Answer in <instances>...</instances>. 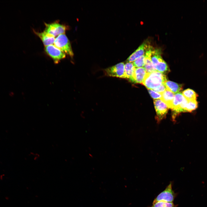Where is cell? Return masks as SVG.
<instances>
[{
  "mask_svg": "<svg viewBox=\"0 0 207 207\" xmlns=\"http://www.w3.org/2000/svg\"><path fill=\"white\" fill-rule=\"evenodd\" d=\"M145 56L142 55L136 59L133 62L135 67L140 68L144 66Z\"/></svg>",
  "mask_w": 207,
  "mask_h": 207,
  "instance_id": "obj_20",
  "label": "cell"
},
{
  "mask_svg": "<svg viewBox=\"0 0 207 207\" xmlns=\"http://www.w3.org/2000/svg\"><path fill=\"white\" fill-rule=\"evenodd\" d=\"M45 28L44 31L54 37L64 34L67 28L64 25L56 22L45 23Z\"/></svg>",
  "mask_w": 207,
  "mask_h": 207,
  "instance_id": "obj_5",
  "label": "cell"
},
{
  "mask_svg": "<svg viewBox=\"0 0 207 207\" xmlns=\"http://www.w3.org/2000/svg\"><path fill=\"white\" fill-rule=\"evenodd\" d=\"M151 54L145 55L144 68L147 73H151L156 71L154 68L150 58Z\"/></svg>",
  "mask_w": 207,
  "mask_h": 207,
  "instance_id": "obj_17",
  "label": "cell"
},
{
  "mask_svg": "<svg viewBox=\"0 0 207 207\" xmlns=\"http://www.w3.org/2000/svg\"><path fill=\"white\" fill-rule=\"evenodd\" d=\"M34 32L41 39L45 46L53 45L54 43L55 38L53 36L49 34L44 31L41 32L35 31Z\"/></svg>",
  "mask_w": 207,
  "mask_h": 207,
  "instance_id": "obj_11",
  "label": "cell"
},
{
  "mask_svg": "<svg viewBox=\"0 0 207 207\" xmlns=\"http://www.w3.org/2000/svg\"><path fill=\"white\" fill-rule=\"evenodd\" d=\"M147 73L144 68H135L132 82L142 84Z\"/></svg>",
  "mask_w": 207,
  "mask_h": 207,
  "instance_id": "obj_10",
  "label": "cell"
},
{
  "mask_svg": "<svg viewBox=\"0 0 207 207\" xmlns=\"http://www.w3.org/2000/svg\"><path fill=\"white\" fill-rule=\"evenodd\" d=\"M185 97L180 92L175 95L171 109L175 112L177 110Z\"/></svg>",
  "mask_w": 207,
  "mask_h": 207,
  "instance_id": "obj_15",
  "label": "cell"
},
{
  "mask_svg": "<svg viewBox=\"0 0 207 207\" xmlns=\"http://www.w3.org/2000/svg\"><path fill=\"white\" fill-rule=\"evenodd\" d=\"M177 196L172 189V183L170 182L165 189L160 193L154 199L153 203L159 201L173 202Z\"/></svg>",
  "mask_w": 207,
  "mask_h": 207,
  "instance_id": "obj_3",
  "label": "cell"
},
{
  "mask_svg": "<svg viewBox=\"0 0 207 207\" xmlns=\"http://www.w3.org/2000/svg\"><path fill=\"white\" fill-rule=\"evenodd\" d=\"M184 97L188 101L196 100L198 95L193 90L188 89L182 92Z\"/></svg>",
  "mask_w": 207,
  "mask_h": 207,
  "instance_id": "obj_16",
  "label": "cell"
},
{
  "mask_svg": "<svg viewBox=\"0 0 207 207\" xmlns=\"http://www.w3.org/2000/svg\"><path fill=\"white\" fill-rule=\"evenodd\" d=\"M54 45L65 54L73 57L74 53L70 42L65 34L58 36L55 38Z\"/></svg>",
  "mask_w": 207,
  "mask_h": 207,
  "instance_id": "obj_2",
  "label": "cell"
},
{
  "mask_svg": "<svg viewBox=\"0 0 207 207\" xmlns=\"http://www.w3.org/2000/svg\"><path fill=\"white\" fill-rule=\"evenodd\" d=\"M153 66L156 71L165 73L169 71L168 66L163 59L160 55H155L151 58Z\"/></svg>",
  "mask_w": 207,
  "mask_h": 207,
  "instance_id": "obj_8",
  "label": "cell"
},
{
  "mask_svg": "<svg viewBox=\"0 0 207 207\" xmlns=\"http://www.w3.org/2000/svg\"><path fill=\"white\" fill-rule=\"evenodd\" d=\"M154 107L156 112V119L159 122L166 116L168 112V107L161 100H154Z\"/></svg>",
  "mask_w": 207,
  "mask_h": 207,
  "instance_id": "obj_9",
  "label": "cell"
},
{
  "mask_svg": "<svg viewBox=\"0 0 207 207\" xmlns=\"http://www.w3.org/2000/svg\"><path fill=\"white\" fill-rule=\"evenodd\" d=\"M166 89L173 93H177L181 91L182 87L181 85L178 84L170 81L166 80L164 83Z\"/></svg>",
  "mask_w": 207,
  "mask_h": 207,
  "instance_id": "obj_14",
  "label": "cell"
},
{
  "mask_svg": "<svg viewBox=\"0 0 207 207\" xmlns=\"http://www.w3.org/2000/svg\"><path fill=\"white\" fill-rule=\"evenodd\" d=\"M45 49L55 64H58L66 57V54L54 45L45 46Z\"/></svg>",
  "mask_w": 207,
  "mask_h": 207,
  "instance_id": "obj_6",
  "label": "cell"
},
{
  "mask_svg": "<svg viewBox=\"0 0 207 207\" xmlns=\"http://www.w3.org/2000/svg\"><path fill=\"white\" fill-rule=\"evenodd\" d=\"M154 48L150 45V41L146 40L139 46L128 58V62H134L141 56L145 55L147 52L152 50Z\"/></svg>",
  "mask_w": 207,
  "mask_h": 207,
  "instance_id": "obj_4",
  "label": "cell"
},
{
  "mask_svg": "<svg viewBox=\"0 0 207 207\" xmlns=\"http://www.w3.org/2000/svg\"><path fill=\"white\" fill-rule=\"evenodd\" d=\"M135 68L133 63L127 62L124 64L125 78L133 82Z\"/></svg>",
  "mask_w": 207,
  "mask_h": 207,
  "instance_id": "obj_13",
  "label": "cell"
},
{
  "mask_svg": "<svg viewBox=\"0 0 207 207\" xmlns=\"http://www.w3.org/2000/svg\"><path fill=\"white\" fill-rule=\"evenodd\" d=\"M167 80L166 76L157 71L147 73L142 84L148 89L153 90L164 83Z\"/></svg>",
  "mask_w": 207,
  "mask_h": 207,
  "instance_id": "obj_1",
  "label": "cell"
},
{
  "mask_svg": "<svg viewBox=\"0 0 207 207\" xmlns=\"http://www.w3.org/2000/svg\"><path fill=\"white\" fill-rule=\"evenodd\" d=\"M161 95V100L166 104L168 108L171 109L175 96L174 93L166 89Z\"/></svg>",
  "mask_w": 207,
  "mask_h": 207,
  "instance_id": "obj_12",
  "label": "cell"
},
{
  "mask_svg": "<svg viewBox=\"0 0 207 207\" xmlns=\"http://www.w3.org/2000/svg\"><path fill=\"white\" fill-rule=\"evenodd\" d=\"M148 89L149 93L153 99H161L162 97L161 94L158 93L152 89Z\"/></svg>",
  "mask_w": 207,
  "mask_h": 207,
  "instance_id": "obj_21",
  "label": "cell"
},
{
  "mask_svg": "<svg viewBox=\"0 0 207 207\" xmlns=\"http://www.w3.org/2000/svg\"><path fill=\"white\" fill-rule=\"evenodd\" d=\"M166 90V87L164 84H163L153 90L161 94Z\"/></svg>",
  "mask_w": 207,
  "mask_h": 207,
  "instance_id": "obj_22",
  "label": "cell"
},
{
  "mask_svg": "<svg viewBox=\"0 0 207 207\" xmlns=\"http://www.w3.org/2000/svg\"><path fill=\"white\" fill-rule=\"evenodd\" d=\"M105 74L108 76L125 78L124 64L120 62L105 70Z\"/></svg>",
  "mask_w": 207,
  "mask_h": 207,
  "instance_id": "obj_7",
  "label": "cell"
},
{
  "mask_svg": "<svg viewBox=\"0 0 207 207\" xmlns=\"http://www.w3.org/2000/svg\"><path fill=\"white\" fill-rule=\"evenodd\" d=\"M198 103L196 100L188 101L185 110V112H191L198 107Z\"/></svg>",
  "mask_w": 207,
  "mask_h": 207,
  "instance_id": "obj_19",
  "label": "cell"
},
{
  "mask_svg": "<svg viewBox=\"0 0 207 207\" xmlns=\"http://www.w3.org/2000/svg\"><path fill=\"white\" fill-rule=\"evenodd\" d=\"M149 207H177L173 202L159 201L152 203V205Z\"/></svg>",
  "mask_w": 207,
  "mask_h": 207,
  "instance_id": "obj_18",
  "label": "cell"
}]
</instances>
